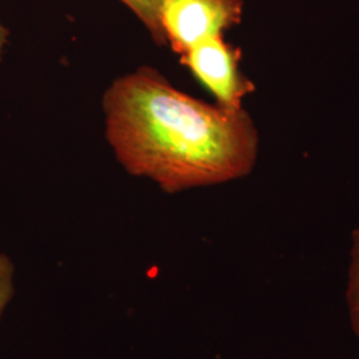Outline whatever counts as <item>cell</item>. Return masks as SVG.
Returning a JSON list of instances; mask_svg holds the SVG:
<instances>
[{
  "mask_svg": "<svg viewBox=\"0 0 359 359\" xmlns=\"http://www.w3.org/2000/svg\"><path fill=\"white\" fill-rule=\"evenodd\" d=\"M346 301L351 329L359 339V228L353 233L350 266L347 273Z\"/></svg>",
  "mask_w": 359,
  "mask_h": 359,
  "instance_id": "4",
  "label": "cell"
},
{
  "mask_svg": "<svg viewBox=\"0 0 359 359\" xmlns=\"http://www.w3.org/2000/svg\"><path fill=\"white\" fill-rule=\"evenodd\" d=\"M243 0H161L160 25L165 43L180 56L206 39L240 25Z\"/></svg>",
  "mask_w": 359,
  "mask_h": 359,
  "instance_id": "2",
  "label": "cell"
},
{
  "mask_svg": "<svg viewBox=\"0 0 359 359\" xmlns=\"http://www.w3.org/2000/svg\"><path fill=\"white\" fill-rule=\"evenodd\" d=\"M13 264L10 257L0 253V320L13 295Z\"/></svg>",
  "mask_w": 359,
  "mask_h": 359,
  "instance_id": "6",
  "label": "cell"
},
{
  "mask_svg": "<svg viewBox=\"0 0 359 359\" xmlns=\"http://www.w3.org/2000/svg\"><path fill=\"white\" fill-rule=\"evenodd\" d=\"M103 111L120 164L165 192L240 179L255 167L258 135L244 109L197 100L154 68L114 81Z\"/></svg>",
  "mask_w": 359,
  "mask_h": 359,
  "instance_id": "1",
  "label": "cell"
},
{
  "mask_svg": "<svg viewBox=\"0 0 359 359\" xmlns=\"http://www.w3.org/2000/svg\"><path fill=\"white\" fill-rule=\"evenodd\" d=\"M135 13L158 46H164L165 38L160 25V4L161 0H120Z\"/></svg>",
  "mask_w": 359,
  "mask_h": 359,
  "instance_id": "5",
  "label": "cell"
},
{
  "mask_svg": "<svg viewBox=\"0 0 359 359\" xmlns=\"http://www.w3.org/2000/svg\"><path fill=\"white\" fill-rule=\"evenodd\" d=\"M240 59L241 51L222 36L203 40L181 55L182 65L216 97L218 105L231 111L243 109L245 96L255 90L238 68Z\"/></svg>",
  "mask_w": 359,
  "mask_h": 359,
  "instance_id": "3",
  "label": "cell"
},
{
  "mask_svg": "<svg viewBox=\"0 0 359 359\" xmlns=\"http://www.w3.org/2000/svg\"><path fill=\"white\" fill-rule=\"evenodd\" d=\"M8 36H10L8 29L3 26L1 22H0V59L3 57V52H4L7 44H8Z\"/></svg>",
  "mask_w": 359,
  "mask_h": 359,
  "instance_id": "7",
  "label": "cell"
}]
</instances>
